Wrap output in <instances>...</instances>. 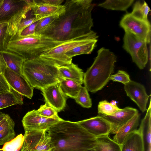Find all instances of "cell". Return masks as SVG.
I'll return each mask as SVG.
<instances>
[{
    "label": "cell",
    "instance_id": "obj_42",
    "mask_svg": "<svg viewBox=\"0 0 151 151\" xmlns=\"http://www.w3.org/2000/svg\"><path fill=\"white\" fill-rule=\"evenodd\" d=\"M6 67L5 62L0 53V73L3 74Z\"/></svg>",
    "mask_w": 151,
    "mask_h": 151
},
{
    "label": "cell",
    "instance_id": "obj_32",
    "mask_svg": "<svg viewBox=\"0 0 151 151\" xmlns=\"http://www.w3.org/2000/svg\"><path fill=\"white\" fill-rule=\"evenodd\" d=\"M74 99L83 107L89 108L92 106V101L88 91L85 86H82L78 96Z\"/></svg>",
    "mask_w": 151,
    "mask_h": 151
},
{
    "label": "cell",
    "instance_id": "obj_17",
    "mask_svg": "<svg viewBox=\"0 0 151 151\" xmlns=\"http://www.w3.org/2000/svg\"><path fill=\"white\" fill-rule=\"evenodd\" d=\"M151 104L150 101L146 113L138 130L142 138L143 151H151Z\"/></svg>",
    "mask_w": 151,
    "mask_h": 151
},
{
    "label": "cell",
    "instance_id": "obj_9",
    "mask_svg": "<svg viewBox=\"0 0 151 151\" xmlns=\"http://www.w3.org/2000/svg\"><path fill=\"white\" fill-rule=\"evenodd\" d=\"M120 25L125 32H129L149 43L151 40V26L148 21L137 18L131 13L124 15L122 19Z\"/></svg>",
    "mask_w": 151,
    "mask_h": 151
},
{
    "label": "cell",
    "instance_id": "obj_1",
    "mask_svg": "<svg viewBox=\"0 0 151 151\" xmlns=\"http://www.w3.org/2000/svg\"><path fill=\"white\" fill-rule=\"evenodd\" d=\"M91 0H68L64 8L40 35L54 41L65 42L89 34L93 25Z\"/></svg>",
    "mask_w": 151,
    "mask_h": 151
},
{
    "label": "cell",
    "instance_id": "obj_11",
    "mask_svg": "<svg viewBox=\"0 0 151 151\" xmlns=\"http://www.w3.org/2000/svg\"><path fill=\"white\" fill-rule=\"evenodd\" d=\"M62 119L58 115L51 117L42 116L37 110L34 109L27 112L23 117L22 122L25 132L46 131L50 127Z\"/></svg>",
    "mask_w": 151,
    "mask_h": 151
},
{
    "label": "cell",
    "instance_id": "obj_14",
    "mask_svg": "<svg viewBox=\"0 0 151 151\" xmlns=\"http://www.w3.org/2000/svg\"><path fill=\"white\" fill-rule=\"evenodd\" d=\"M77 122L96 137L109 135L111 132L110 123L104 118L99 115Z\"/></svg>",
    "mask_w": 151,
    "mask_h": 151
},
{
    "label": "cell",
    "instance_id": "obj_47",
    "mask_svg": "<svg viewBox=\"0 0 151 151\" xmlns=\"http://www.w3.org/2000/svg\"><path fill=\"white\" fill-rule=\"evenodd\" d=\"M0 151H3L1 149H0Z\"/></svg>",
    "mask_w": 151,
    "mask_h": 151
},
{
    "label": "cell",
    "instance_id": "obj_21",
    "mask_svg": "<svg viewBox=\"0 0 151 151\" xmlns=\"http://www.w3.org/2000/svg\"><path fill=\"white\" fill-rule=\"evenodd\" d=\"M121 151H144L142 136L138 129L126 139L121 145Z\"/></svg>",
    "mask_w": 151,
    "mask_h": 151
},
{
    "label": "cell",
    "instance_id": "obj_6",
    "mask_svg": "<svg viewBox=\"0 0 151 151\" xmlns=\"http://www.w3.org/2000/svg\"><path fill=\"white\" fill-rule=\"evenodd\" d=\"M31 6L26 0H3L0 5V24L8 23L10 36L15 34L19 24Z\"/></svg>",
    "mask_w": 151,
    "mask_h": 151
},
{
    "label": "cell",
    "instance_id": "obj_19",
    "mask_svg": "<svg viewBox=\"0 0 151 151\" xmlns=\"http://www.w3.org/2000/svg\"><path fill=\"white\" fill-rule=\"evenodd\" d=\"M57 67L59 78L72 80L82 84L84 73L77 65L72 62L68 65Z\"/></svg>",
    "mask_w": 151,
    "mask_h": 151
},
{
    "label": "cell",
    "instance_id": "obj_31",
    "mask_svg": "<svg viewBox=\"0 0 151 151\" xmlns=\"http://www.w3.org/2000/svg\"><path fill=\"white\" fill-rule=\"evenodd\" d=\"M61 13L53 14L39 20L35 28V34L40 35L58 17Z\"/></svg>",
    "mask_w": 151,
    "mask_h": 151
},
{
    "label": "cell",
    "instance_id": "obj_15",
    "mask_svg": "<svg viewBox=\"0 0 151 151\" xmlns=\"http://www.w3.org/2000/svg\"><path fill=\"white\" fill-rule=\"evenodd\" d=\"M124 89L127 96L136 103L142 112L147 110L146 106L150 95L147 94L143 85L131 80L124 85Z\"/></svg>",
    "mask_w": 151,
    "mask_h": 151
},
{
    "label": "cell",
    "instance_id": "obj_34",
    "mask_svg": "<svg viewBox=\"0 0 151 151\" xmlns=\"http://www.w3.org/2000/svg\"><path fill=\"white\" fill-rule=\"evenodd\" d=\"M11 36L8 31V23L0 24V52L7 51L8 43Z\"/></svg>",
    "mask_w": 151,
    "mask_h": 151
},
{
    "label": "cell",
    "instance_id": "obj_24",
    "mask_svg": "<svg viewBox=\"0 0 151 151\" xmlns=\"http://www.w3.org/2000/svg\"><path fill=\"white\" fill-rule=\"evenodd\" d=\"M32 6L35 15L39 20L53 14L61 13L64 8L63 5L57 6L44 4H35L34 2Z\"/></svg>",
    "mask_w": 151,
    "mask_h": 151
},
{
    "label": "cell",
    "instance_id": "obj_12",
    "mask_svg": "<svg viewBox=\"0 0 151 151\" xmlns=\"http://www.w3.org/2000/svg\"><path fill=\"white\" fill-rule=\"evenodd\" d=\"M3 75L11 88L22 96L31 99L34 88L23 75H20L6 67Z\"/></svg>",
    "mask_w": 151,
    "mask_h": 151
},
{
    "label": "cell",
    "instance_id": "obj_44",
    "mask_svg": "<svg viewBox=\"0 0 151 151\" xmlns=\"http://www.w3.org/2000/svg\"><path fill=\"white\" fill-rule=\"evenodd\" d=\"M86 151H95L94 150V149H92V150H87Z\"/></svg>",
    "mask_w": 151,
    "mask_h": 151
},
{
    "label": "cell",
    "instance_id": "obj_33",
    "mask_svg": "<svg viewBox=\"0 0 151 151\" xmlns=\"http://www.w3.org/2000/svg\"><path fill=\"white\" fill-rule=\"evenodd\" d=\"M24 139V136L22 134H19L5 144L1 149L3 151H16L22 147Z\"/></svg>",
    "mask_w": 151,
    "mask_h": 151
},
{
    "label": "cell",
    "instance_id": "obj_35",
    "mask_svg": "<svg viewBox=\"0 0 151 151\" xmlns=\"http://www.w3.org/2000/svg\"><path fill=\"white\" fill-rule=\"evenodd\" d=\"M37 111L41 116L45 117H51L58 115V112L46 102L41 106Z\"/></svg>",
    "mask_w": 151,
    "mask_h": 151
},
{
    "label": "cell",
    "instance_id": "obj_36",
    "mask_svg": "<svg viewBox=\"0 0 151 151\" xmlns=\"http://www.w3.org/2000/svg\"><path fill=\"white\" fill-rule=\"evenodd\" d=\"M15 123L13 120L8 114L0 122V132L14 131Z\"/></svg>",
    "mask_w": 151,
    "mask_h": 151
},
{
    "label": "cell",
    "instance_id": "obj_43",
    "mask_svg": "<svg viewBox=\"0 0 151 151\" xmlns=\"http://www.w3.org/2000/svg\"><path fill=\"white\" fill-rule=\"evenodd\" d=\"M6 114L0 111V122L5 117Z\"/></svg>",
    "mask_w": 151,
    "mask_h": 151
},
{
    "label": "cell",
    "instance_id": "obj_16",
    "mask_svg": "<svg viewBox=\"0 0 151 151\" xmlns=\"http://www.w3.org/2000/svg\"><path fill=\"white\" fill-rule=\"evenodd\" d=\"M138 113V111L136 109L127 107L120 109L110 115L101 116L110 124L111 127V133L116 134L122 126Z\"/></svg>",
    "mask_w": 151,
    "mask_h": 151
},
{
    "label": "cell",
    "instance_id": "obj_25",
    "mask_svg": "<svg viewBox=\"0 0 151 151\" xmlns=\"http://www.w3.org/2000/svg\"><path fill=\"white\" fill-rule=\"evenodd\" d=\"M95 151H121V146L111 139L109 135L96 137Z\"/></svg>",
    "mask_w": 151,
    "mask_h": 151
},
{
    "label": "cell",
    "instance_id": "obj_46",
    "mask_svg": "<svg viewBox=\"0 0 151 151\" xmlns=\"http://www.w3.org/2000/svg\"><path fill=\"white\" fill-rule=\"evenodd\" d=\"M3 0H0V5H1V4L2 3Z\"/></svg>",
    "mask_w": 151,
    "mask_h": 151
},
{
    "label": "cell",
    "instance_id": "obj_13",
    "mask_svg": "<svg viewBox=\"0 0 151 151\" xmlns=\"http://www.w3.org/2000/svg\"><path fill=\"white\" fill-rule=\"evenodd\" d=\"M45 102L58 112L63 110L66 105V96L61 91L58 83L40 90Z\"/></svg>",
    "mask_w": 151,
    "mask_h": 151
},
{
    "label": "cell",
    "instance_id": "obj_22",
    "mask_svg": "<svg viewBox=\"0 0 151 151\" xmlns=\"http://www.w3.org/2000/svg\"><path fill=\"white\" fill-rule=\"evenodd\" d=\"M23 103L22 96L11 88L9 91L0 93V110Z\"/></svg>",
    "mask_w": 151,
    "mask_h": 151
},
{
    "label": "cell",
    "instance_id": "obj_18",
    "mask_svg": "<svg viewBox=\"0 0 151 151\" xmlns=\"http://www.w3.org/2000/svg\"><path fill=\"white\" fill-rule=\"evenodd\" d=\"M140 119V114L138 113L120 128L113 140L121 146L128 136L137 130Z\"/></svg>",
    "mask_w": 151,
    "mask_h": 151
},
{
    "label": "cell",
    "instance_id": "obj_2",
    "mask_svg": "<svg viewBox=\"0 0 151 151\" xmlns=\"http://www.w3.org/2000/svg\"><path fill=\"white\" fill-rule=\"evenodd\" d=\"M51 151H86L93 149L96 137L78 124L62 119L46 131Z\"/></svg>",
    "mask_w": 151,
    "mask_h": 151
},
{
    "label": "cell",
    "instance_id": "obj_4",
    "mask_svg": "<svg viewBox=\"0 0 151 151\" xmlns=\"http://www.w3.org/2000/svg\"><path fill=\"white\" fill-rule=\"evenodd\" d=\"M22 73L33 88L40 90L59 82V73L57 66L40 57L25 60Z\"/></svg>",
    "mask_w": 151,
    "mask_h": 151
},
{
    "label": "cell",
    "instance_id": "obj_30",
    "mask_svg": "<svg viewBox=\"0 0 151 151\" xmlns=\"http://www.w3.org/2000/svg\"><path fill=\"white\" fill-rule=\"evenodd\" d=\"M39 20L35 15L31 6L30 9L21 19L18 26L17 33L19 34L26 27Z\"/></svg>",
    "mask_w": 151,
    "mask_h": 151
},
{
    "label": "cell",
    "instance_id": "obj_26",
    "mask_svg": "<svg viewBox=\"0 0 151 151\" xmlns=\"http://www.w3.org/2000/svg\"><path fill=\"white\" fill-rule=\"evenodd\" d=\"M97 39L89 42L76 46L66 52L65 54L69 58L72 59L76 56L85 54H89L95 48Z\"/></svg>",
    "mask_w": 151,
    "mask_h": 151
},
{
    "label": "cell",
    "instance_id": "obj_38",
    "mask_svg": "<svg viewBox=\"0 0 151 151\" xmlns=\"http://www.w3.org/2000/svg\"><path fill=\"white\" fill-rule=\"evenodd\" d=\"M14 131L0 132V145H4L15 137Z\"/></svg>",
    "mask_w": 151,
    "mask_h": 151
},
{
    "label": "cell",
    "instance_id": "obj_41",
    "mask_svg": "<svg viewBox=\"0 0 151 151\" xmlns=\"http://www.w3.org/2000/svg\"><path fill=\"white\" fill-rule=\"evenodd\" d=\"M10 89L3 74L0 73V93L9 91Z\"/></svg>",
    "mask_w": 151,
    "mask_h": 151
},
{
    "label": "cell",
    "instance_id": "obj_23",
    "mask_svg": "<svg viewBox=\"0 0 151 151\" xmlns=\"http://www.w3.org/2000/svg\"><path fill=\"white\" fill-rule=\"evenodd\" d=\"M58 83L65 95L74 99L77 97L82 86L75 81L61 78H59Z\"/></svg>",
    "mask_w": 151,
    "mask_h": 151
},
{
    "label": "cell",
    "instance_id": "obj_3",
    "mask_svg": "<svg viewBox=\"0 0 151 151\" xmlns=\"http://www.w3.org/2000/svg\"><path fill=\"white\" fill-rule=\"evenodd\" d=\"M116 60V56L109 49L102 47L98 51L93 63L84 74L83 83L88 91L96 92L107 84Z\"/></svg>",
    "mask_w": 151,
    "mask_h": 151
},
{
    "label": "cell",
    "instance_id": "obj_37",
    "mask_svg": "<svg viewBox=\"0 0 151 151\" xmlns=\"http://www.w3.org/2000/svg\"><path fill=\"white\" fill-rule=\"evenodd\" d=\"M110 80L121 82L124 85L131 81L129 74L126 72L122 70H118L116 74H111L110 78Z\"/></svg>",
    "mask_w": 151,
    "mask_h": 151
},
{
    "label": "cell",
    "instance_id": "obj_20",
    "mask_svg": "<svg viewBox=\"0 0 151 151\" xmlns=\"http://www.w3.org/2000/svg\"><path fill=\"white\" fill-rule=\"evenodd\" d=\"M7 67L20 75L22 73L23 66L25 60L18 54L9 51L0 52Z\"/></svg>",
    "mask_w": 151,
    "mask_h": 151
},
{
    "label": "cell",
    "instance_id": "obj_29",
    "mask_svg": "<svg viewBox=\"0 0 151 151\" xmlns=\"http://www.w3.org/2000/svg\"><path fill=\"white\" fill-rule=\"evenodd\" d=\"M120 109L117 106L116 101L114 100L112 101L110 103L106 100L102 101H100L98 105V115H110Z\"/></svg>",
    "mask_w": 151,
    "mask_h": 151
},
{
    "label": "cell",
    "instance_id": "obj_7",
    "mask_svg": "<svg viewBox=\"0 0 151 151\" xmlns=\"http://www.w3.org/2000/svg\"><path fill=\"white\" fill-rule=\"evenodd\" d=\"M98 37L96 33L93 31L89 34L65 42L43 53L40 57L50 61L57 66L70 64L72 63V59L65 55L66 52L76 46L97 39Z\"/></svg>",
    "mask_w": 151,
    "mask_h": 151
},
{
    "label": "cell",
    "instance_id": "obj_40",
    "mask_svg": "<svg viewBox=\"0 0 151 151\" xmlns=\"http://www.w3.org/2000/svg\"><path fill=\"white\" fill-rule=\"evenodd\" d=\"M35 4H44L54 6L61 5L63 0H34Z\"/></svg>",
    "mask_w": 151,
    "mask_h": 151
},
{
    "label": "cell",
    "instance_id": "obj_10",
    "mask_svg": "<svg viewBox=\"0 0 151 151\" xmlns=\"http://www.w3.org/2000/svg\"><path fill=\"white\" fill-rule=\"evenodd\" d=\"M21 151H46L51 149L50 138L46 131L25 132Z\"/></svg>",
    "mask_w": 151,
    "mask_h": 151
},
{
    "label": "cell",
    "instance_id": "obj_5",
    "mask_svg": "<svg viewBox=\"0 0 151 151\" xmlns=\"http://www.w3.org/2000/svg\"><path fill=\"white\" fill-rule=\"evenodd\" d=\"M64 42L54 41L35 34L24 37L16 34L11 37L7 50L18 54L26 60L39 57Z\"/></svg>",
    "mask_w": 151,
    "mask_h": 151
},
{
    "label": "cell",
    "instance_id": "obj_8",
    "mask_svg": "<svg viewBox=\"0 0 151 151\" xmlns=\"http://www.w3.org/2000/svg\"><path fill=\"white\" fill-rule=\"evenodd\" d=\"M123 47L131 55L133 61L140 69L147 63L148 53L147 43L132 34L125 32Z\"/></svg>",
    "mask_w": 151,
    "mask_h": 151
},
{
    "label": "cell",
    "instance_id": "obj_27",
    "mask_svg": "<svg viewBox=\"0 0 151 151\" xmlns=\"http://www.w3.org/2000/svg\"><path fill=\"white\" fill-rule=\"evenodd\" d=\"M134 1V0H108L99 4L98 6L108 9L125 11Z\"/></svg>",
    "mask_w": 151,
    "mask_h": 151
},
{
    "label": "cell",
    "instance_id": "obj_45",
    "mask_svg": "<svg viewBox=\"0 0 151 151\" xmlns=\"http://www.w3.org/2000/svg\"><path fill=\"white\" fill-rule=\"evenodd\" d=\"M21 148H20L19 149H18V150H17L16 151H21Z\"/></svg>",
    "mask_w": 151,
    "mask_h": 151
},
{
    "label": "cell",
    "instance_id": "obj_48",
    "mask_svg": "<svg viewBox=\"0 0 151 151\" xmlns=\"http://www.w3.org/2000/svg\"><path fill=\"white\" fill-rule=\"evenodd\" d=\"M51 151V150H48V151Z\"/></svg>",
    "mask_w": 151,
    "mask_h": 151
},
{
    "label": "cell",
    "instance_id": "obj_39",
    "mask_svg": "<svg viewBox=\"0 0 151 151\" xmlns=\"http://www.w3.org/2000/svg\"><path fill=\"white\" fill-rule=\"evenodd\" d=\"M38 21L28 26L23 29L19 34H18L21 37H24L35 34V28Z\"/></svg>",
    "mask_w": 151,
    "mask_h": 151
},
{
    "label": "cell",
    "instance_id": "obj_28",
    "mask_svg": "<svg viewBox=\"0 0 151 151\" xmlns=\"http://www.w3.org/2000/svg\"><path fill=\"white\" fill-rule=\"evenodd\" d=\"M150 11V8L145 1L142 2L138 1L135 3L131 13L137 18L147 21H148L147 15Z\"/></svg>",
    "mask_w": 151,
    "mask_h": 151
}]
</instances>
